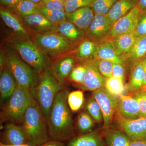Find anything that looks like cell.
I'll use <instances>...</instances> for the list:
<instances>
[{
    "label": "cell",
    "mask_w": 146,
    "mask_h": 146,
    "mask_svg": "<svg viewBox=\"0 0 146 146\" xmlns=\"http://www.w3.org/2000/svg\"><path fill=\"white\" fill-rule=\"evenodd\" d=\"M38 4L26 1L21 0L15 5L7 9L11 12L19 16L24 17L37 13Z\"/></svg>",
    "instance_id": "obj_29"
},
{
    "label": "cell",
    "mask_w": 146,
    "mask_h": 146,
    "mask_svg": "<svg viewBox=\"0 0 146 146\" xmlns=\"http://www.w3.org/2000/svg\"><path fill=\"white\" fill-rule=\"evenodd\" d=\"M95 60L98 70L103 77L106 79L112 76L114 63L108 60L97 58H95Z\"/></svg>",
    "instance_id": "obj_38"
},
{
    "label": "cell",
    "mask_w": 146,
    "mask_h": 146,
    "mask_svg": "<svg viewBox=\"0 0 146 146\" xmlns=\"http://www.w3.org/2000/svg\"><path fill=\"white\" fill-rule=\"evenodd\" d=\"M132 96L138 102L141 117H146V91H140Z\"/></svg>",
    "instance_id": "obj_40"
},
{
    "label": "cell",
    "mask_w": 146,
    "mask_h": 146,
    "mask_svg": "<svg viewBox=\"0 0 146 146\" xmlns=\"http://www.w3.org/2000/svg\"><path fill=\"white\" fill-rule=\"evenodd\" d=\"M114 120L131 140L146 139V117H140L134 119H125L116 113Z\"/></svg>",
    "instance_id": "obj_10"
},
{
    "label": "cell",
    "mask_w": 146,
    "mask_h": 146,
    "mask_svg": "<svg viewBox=\"0 0 146 146\" xmlns=\"http://www.w3.org/2000/svg\"><path fill=\"white\" fill-rule=\"evenodd\" d=\"M31 39L50 61L68 54L75 45L55 31L32 34Z\"/></svg>",
    "instance_id": "obj_5"
},
{
    "label": "cell",
    "mask_w": 146,
    "mask_h": 146,
    "mask_svg": "<svg viewBox=\"0 0 146 146\" xmlns=\"http://www.w3.org/2000/svg\"><path fill=\"white\" fill-rule=\"evenodd\" d=\"M137 0H118L107 14L113 24L137 5Z\"/></svg>",
    "instance_id": "obj_25"
},
{
    "label": "cell",
    "mask_w": 146,
    "mask_h": 146,
    "mask_svg": "<svg viewBox=\"0 0 146 146\" xmlns=\"http://www.w3.org/2000/svg\"><path fill=\"white\" fill-rule=\"evenodd\" d=\"M56 32L74 45L85 38L84 32L68 21L58 25Z\"/></svg>",
    "instance_id": "obj_22"
},
{
    "label": "cell",
    "mask_w": 146,
    "mask_h": 146,
    "mask_svg": "<svg viewBox=\"0 0 146 146\" xmlns=\"http://www.w3.org/2000/svg\"><path fill=\"white\" fill-rule=\"evenodd\" d=\"M129 146H146V139L131 140Z\"/></svg>",
    "instance_id": "obj_44"
},
{
    "label": "cell",
    "mask_w": 146,
    "mask_h": 146,
    "mask_svg": "<svg viewBox=\"0 0 146 146\" xmlns=\"http://www.w3.org/2000/svg\"><path fill=\"white\" fill-rule=\"evenodd\" d=\"M126 75L125 68L124 65L114 63L112 68V76L124 80Z\"/></svg>",
    "instance_id": "obj_42"
},
{
    "label": "cell",
    "mask_w": 146,
    "mask_h": 146,
    "mask_svg": "<svg viewBox=\"0 0 146 146\" xmlns=\"http://www.w3.org/2000/svg\"><path fill=\"white\" fill-rule=\"evenodd\" d=\"M105 137L107 146H129L131 141L127 135L120 129L107 131Z\"/></svg>",
    "instance_id": "obj_28"
},
{
    "label": "cell",
    "mask_w": 146,
    "mask_h": 146,
    "mask_svg": "<svg viewBox=\"0 0 146 146\" xmlns=\"http://www.w3.org/2000/svg\"><path fill=\"white\" fill-rule=\"evenodd\" d=\"M68 146H105V144L100 133L96 130L74 137Z\"/></svg>",
    "instance_id": "obj_24"
},
{
    "label": "cell",
    "mask_w": 146,
    "mask_h": 146,
    "mask_svg": "<svg viewBox=\"0 0 146 146\" xmlns=\"http://www.w3.org/2000/svg\"><path fill=\"white\" fill-rule=\"evenodd\" d=\"M38 5L50 10H62L65 9V3L62 0H42Z\"/></svg>",
    "instance_id": "obj_39"
},
{
    "label": "cell",
    "mask_w": 146,
    "mask_h": 146,
    "mask_svg": "<svg viewBox=\"0 0 146 146\" xmlns=\"http://www.w3.org/2000/svg\"><path fill=\"white\" fill-rule=\"evenodd\" d=\"M21 18L32 34L57 31L58 25L52 23L39 12Z\"/></svg>",
    "instance_id": "obj_15"
},
{
    "label": "cell",
    "mask_w": 146,
    "mask_h": 146,
    "mask_svg": "<svg viewBox=\"0 0 146 146\" xmlns=\"http://www.w3.org/2000/svg\"><path fill=\"white\" fill-rule=\"evenodd\" d=\"M97 44L98 46L95 58L125 65L124 61L117 53L110 41H104L100 42V44Z\"/></svg>",
    "instance_id": "obj_23"
},
{
    "label": "cell",
    "mask_w": 146,
    "mask_h": 146,
    "mask_svg": "<svg viewBox=\"0 0 146 146\" xmlns=\"http://www.w3.org/2000/svg\"><path fill=\"white\" fill-rule=\"evenodd\" d=\"M95 121L86 111L82 112L77 120V125L79 132L82 134L92 131L95 126Z\"/></svg>",
    "instance_id": "obj_32"
},
{
    "label": "cell",
    "mask_w": 146,
    "mask_h": 146,
    "mask_svg": "<svg viewBox=\"0 0 146 146\" xmlns=\"http://www.w3.org/2000/svg\"><path fill=\"white\" fill-rule=\"evenodd\" d=\"M1 143L7 145L27 144L26 136L22 126L7 123L1 133Z\"/></svg>",
    "instance_id": "obj_17"
},
{
    "label": "cell",
    "mask_w": 146,
    "mask_h": 146,
    "mask_svg": "<svg viewBox=\"0 0 146 146\" xmlns=\"http://www.w3.org/2000/svg\"><path fill=\"white\" fill-rule=\"evenodd\" d=\"M113 23L107 15L95 14L93 21L85 33V38L99 43L104 41L111 30Z\"/></svg>",
    "instance_id": "obj_11"
},
{
    "label": "cell",
    "mask_w": 146,
    "mask_h": 146,
    "mask_svg": "<svg viewBox=\"0 0 146 146\" xmlns=\"http://www.w3.org/2000/svg\"><path fill=\"white\" fill-rule=\"evenodd\" d=\"M69 93L65 88L58 93L47 119L49 136L55 141L70 140L75 137L71 110L67 101Z\"/></svg>",
    "instance_id": "obj_1"
},
{
    "label": "cell",
    "mask_w": 146,
    "mask_h": 146,
    "mask_svg": "<svg viewBox=\"0 0 146 146\" xmlns=\"http://www.w3.org/2000/svg\"><path fill=\"white\" fill-rule=\"evenodd\" d=\"M144 82L142 91H146V57L143 60Z\"/></svg>",
    "instance_id": "obj_47"
},
{
    "label": "cell",
    "mask_w": 146,
    "mask_h": 146,
    "mask_svg": "<svg viewBox=\"0 0 146 146\" xmlns=\"http://www.w3.org/2000/svg\"><path fill=\"white\" fill-rule=\"evenodd\" d=\"M62 1L65 3L66 2H67L68 1H69V0H62Z\"/></svg>",
    "instance_id": "obj_50"
},
{
    "label": "cell",
    "mask_w": 146,
    "mask_h": 146,
    "mask_svg": "<svg viewBox=\"0 0 146 146\" xmlns=\"http://www.w3.org/2000/svg\"><path fill=\"white\" fill-rule=\"evenodd\" d=\"M137 38L132 33L123 35L110 42L117 53L122 58L123 56L129 52L136 42Z\"/></svg>",
    "instance_id": "obj_27"
},
{
    "label": "cell",
    "mask_w": 146,
    "mask_h": 146,
    "mask_svg": "<svg viewBox=\"0 0 146 146\" xmlns=\"http://www.w3.org/2000/svg\"><path fill=\"white\" fill-rule=\"evenodd\" d=\"M94 16V11L90 7H82L71 13H66L67 21L84 32L89 28Z\"/></svg>",
    "instance_id": "obj_19"
},
{
    "label": "cell",
    "mask_w": 146,
    "mask_h": 146,
    "mask_svg": "<svg viewBox=\"0 0 146 146\" xmlns=\"http://www.w3.org/2000/svg\"><path fill=\"white\" fill-rule=\"evenodd\" d=\"M116 113L127 119H136L141 117L138 102L129 95L119 96Z\"/></svg>",
    "instance_id": "obj_18"
},
{
    "label": "cell",
    "mask_w": 146,
    "mask_h": 146,
    "mask_svg": "<svg viewBox=\"0 0 146 146\" xmlns=\"http://www.w3.org/2000/svg\"><path fill=\"white\" fill-rule=\"evenodd\" d=\"M30 146H39L49 139L46 119L35 100L32 98L24 115L21 125Z\"/></svg>",
    "instance_id": "obj_2"
},
{
    "label": "cell",
    "mask_w": 146,
    "mask_h": 146,
    "mask_svg": "<svg viewBox=\"0 0 146 146\" xmlns=\"http://www.w3.org/2000/svg\"><path fill=\"white\" fill-rule=\"evenodd\" d=\"M39 146H65L62 141H54L47 142Z\"/></svg>",
    "instance_id": "obj_46"
},
{
    "label": "cell",
    "mask_w": 146,
    "mask_h": 146,
    "mask_svg": "<svg viewBox=\"0 0 146 146\" xmlns=\"http://www.w3.org/2000/svg\"><path fill=\"white\" fill-rule=\"evenodd\" d=\"M8 42L9 45L16 50L22 59L39 74L49 65L48 58L38 48L31 39L11 37Z\"/></svg>",
    "instance_id": "obj_7"
},
{
    "label": "cell",
    "mask_w": 146,
    "mask_h": 146,
    "mask_svg": "<svg viewBox=\"0 0 146 146\" xmlns=\"http://www.w3.org/2000/svg\"><path fill=\"white\" fill-rule=\"evenodd\" d=\"M82 63L86 68V73L83 83L79 87L84 91H94L104 87L106 80L98 70L95 58L87 60Z\"/></svg>",
    "instance_id": "obj_14"
},
{
    "label": "cell",
    "mask_w": 146,
    "mask_h": 146,
    "mask_svg": "<svg viewBox=\"0 0 146 146\" xmlns=\"http://www.w3.org/2000/svg\"><path fill=\"white\" fill-rule=\"evenodd\" d=\"M77 61L74 56L65 55L50 61L49 66L51 72L63 87Z\"/></svg>",
    "instance_id": "obj_12"
},
{
    "label": "cell",
    "mask_w": 146,
    "mask_h": 146,
    "mask_svg": "<svg viewBox=\"0 0 146 146\" xmlns=\"http://www.w3.org/2000/svg\"><path fill=\"white\" fill-rule=\"evenodd\" d=\"M86 73V68L82 63L76 65L70 74L68 80L78 84L83 83Z\"/></svg>",
    "instance_id": "obj_36"
},
{
    "label": "cell",
    "mask_w": 146,
    "mask_h": 146,
    "mask_svg": "<svg viewBox=\"0 0 146 146\" xmlns=\"http://www.w3.org/2000/svg\"><path fill=\"white\" fill-rule=\"evenodd\" d=\"M146 57V36L137 37L133 46L122 58L126 63L131 65L144 60Z\"/></svg>",
    "instance_id": "obj_21"
},
{
    "label": "cell",
    "mask_w": 146,
    "mask_h": 146,
    "mask_svg": "<svg viewBox=\"0 0 146 146\" xmlns=\"http://www.w3.org/2000/svg\"><path fill=\"white\" fill-rule=\"evenodd\" d=\"M26 1H30L32 2L35 3L39 4L42 1V0H26Z\"/></svg>",
    "instance_id": "obj_49"
},
{
    "label": "cell",
    "mask_w": 146,
    "mask_h": 146,
    "mask_svg": "<svg viewBox=\"0 0 146 146\" xmlns=\"http://www.w3.org/2000/svg\"><path fill=\"white\" fill-rule=\"evenodd\" d=\"M133 33L136 37L146 36V13L141 16Z\"/></svg>",
    "instance_id": "obj_41"
},
{
    "label": "cell",
    "mask_w": 146,
    "mask_h": 146,
    "mask_svg": "<svg viewBox=\"0 0 146 146\" xmlns=\"http://www.w3.org/2000/svg\"><path fill=\"white\" fill-rule=\"evenodd\" d=\"M118 0H95L91 8L95 14L107 15Z\"/></svg>",
    "instance_id": "obj_35"
},
{
    "label": "cell",
    "mask_w": 146,
    "mask_h": 146,
    "mask_svg": "<svg viewBox=\"0 0 146 146\" xmlns=\"http://www.w3.org/2000/svg\"><path fill=\"white\" fill-rule=\"evenodd\" d=\"M143 14L136 6L113 24L109 35L104 41H112L123 35L133 33Z\"/></svg>",
    "instance_id": "obj_8"
},
{
    "label": "cell",
    "mask_w": 146,
    "mask_h": 146,
    "mask_svg": "<svg viewBox=\"0 0 146 146\" xmlns=\"http://www.w3.org/2000/svg\"><path fill=\"white\" fill-rule=\"evenodd\" d=\"M2 6L5 8H9L15 5L21 0H0Z\"/></svg>",
    "instance_id": "obj_43"
},
{
    "label": "cell",
    "mask_w": 146,
    "mask_h": 146,
    "mask_svg": "<svg viewBox=\"0 0 146 146\" xmlns=\"http://www.w3.org/2000/svg\"><path fill=\"white\" fill-rule=\"evenodd\" d=\"M144 82L143 60L131 65L128 83L126 86L129 94L142 91Z\"/></svg>",
    "instance_id": "obj_20"
},
{
    "label": "cell",
    "mask_w": 146,
    "mask_h": 146,
    "mask_svg": "<svg viewBox=\"0 0 146 146\" xmlns=\"http://www.w3.org/2000/svg\"><path fill=\"white\" fill-rule=\"evenodd\" d=\"M95 0H69L65 3L66 13H71L79 9L84 7H91Z\"/></svg>",
    "instance_id": "obj_37"
},
{
    "label": "cell",
    "mask_w": 146,
    "mask_h": 146,
    "mask_svg": "<svg viewBox=\"0 0 146 146\" xmlns=\"http://www.w3.org/2000/svg\"><path fill=\"white\" fill-rule=\"evenodd\" d=\"M6 65L20 86L30 91L37 85L40 74L26 63L9 45L2 48Z\"/></svg>",
    "instance_id": "obj_4"
},
{
    "label": "cell",
    "mask_w": 146,
    "mask_h": 146,
    "mask_svg": "<svg viewBox=\"0 0 146 146\" xmlns=\"http://www.w3.org/2000/svg\"><path fill=\"white\" fill-rule=\"evenodd\" d=\"M32 98L29 91L18 84L10 99L2 107L1 123L5 122L21 125Z\"/></svg>",
    "instance_id": "obj_6"
},
{
    "label": "cell",
    "mask_w": 146,
    "mask_h": 146,
    "mask_svg": "<svg viewBox=\"0 0 146 146\" xmlns=\"http://www.w3.org/2000/svg\"><path fill=\"white\" fill-rule=\"evenodd\" d=\"M64 88L53 75L48 65L40 73L36 86L30 91L46 121L58 93Z\"/></svg>",
    "instance_id": "obj_3"
},
{
    "label": "cell",
    "mask_w": 146,
    "mask_h": 146,
    "mask_svg": "<svg viewBox=\"0 0 146 146\" xmlns=\"http://www.w3.org/2000/svg\"><path fill=\"white\" fill-rule=\"evenodd\" d=\"M0 146H30L28 144H23L21 145H7L0 143Z\"/></svg>",
    "instance_id": "obj_48"
},
{
    "label": "cell",
    "mask_w": 146,
    "mask_h": 146,
    "mask_svg": "<svg viewBox=\"0 0 146 146\" xmlns=\"http://www.w3.org/2000/svg\"><path fill=\"white\" fill-rule=\"evenodd\" d=\"M18 85L15 77L6 66L1 71L0 97L2 107L8 102Z\"/></svg>",
    "instance_id": "obj_16"
},
{
    "label": "cell",
    "mask_w": 146,
    "mask_h": 146,
    "mask_svg": "<svg viewBox=\"0 0 146 146\" xmlns=\"http://www.w3.org/2000/svg\"><path fill=\"white\" fill-rule=\"evenodd\" d=\"M0 15L6 25L13 32V37L22 39L31 38V33L21 17L3 6L1 7Z\"/></svg>",
    "instance_id": "obj_13"
},
{
    "label": "cell",
    "mask_w": 146,
    "mask_h": 146,
    "mask_svg": "<svg viewBox=\"0 0 146 146\" xmlns=\"http://www.w3.org/2000/svg\"><path fill=\"white\" fill-rule=\"evenodd\" d=\"M98 45L96 42L86 39L80 42L76 52L75 57L80 62L95 58Z\"/></svg>",
    "instance_id": "obj_26"
},
{
    "label": "cell",
    "mask_w": 146,
    "mask_h": 146,
    "mask_svg": "<svg viewBox=\"0 0 146 146\" xmlns=\"http://www.w3.org/2000/svg\"><path fill=\"white\" fill-rule=\"evenodd\" d=\"M67 101L71 111L73 112H78L82 107L84 103L83 91L78 90L69 93Z\"/></svg>",
    "instance_id": "obj_34"
},
{
    "label": "cell",
    "mask_w": 146,
    "mask_h": 146,
    "mask_svg": "<svg viewBox=\"0 0 146 146\" xmlns=\"http://www.w3.org/2000/svg\"><path fill=\"white\" fill-rule=\"evenodd\" d=\"M38 11L56 25H58L67 21L66 12L65 9L50 10L38 5Z\"/></svg>",
    "instance_id": "obj_30"
},
{
    "label": "cell",
    "mask_w": 146,
    "mask_h": 146,
    "mask_svg": "<svg viewBox=\"0 0 146 146\" xmlns=\"http://www.w3.org/2000/svg\"><path fill=\"white\" fill-rule=\"evenodd\" d=\"M136 6L143 14L146 13V0H137Z\"/></svg>",
    "instance_id": "obj_45"
},
{
    "label": "cell",
    "mask_w": 146,
    "mask_h": 146,
    "mask_svg": "<svg viewBox=\"0 0 146 146\" xmlns=\"http://www.w3.org/2000/svg\"><path fill=\"white\" fill-rule=\"evenodd\" d=\"M93 96L99 104L103 115V127L108 128L112 124L117 112L118 99L104 87L93 91Z\"/></svg>",
    "instance_id": "obj_9"
},
{
    "label": "cell",
    "mask_w": 146,
    "mask_h": 146,
    "mask_svg": "<svg viewBox=\"0 0 146 146\" xmlns=\"http://www.w3.org/2000/svg\"><path fill=\"white\" fill-rule=\"evenodd\" d=\"M85 108L86 112L94 119L95 122L103 121V115L100 106L94 97H90L86 101Z\"/></svg>",
    "instance_id": "obj_33"
},
{
    "label": "cell",
    "mask_w": 146,
    "mask_h": 146,
    "mask_svg": "<svg viewBox=\"0 0 146 146\" xmlns=\"http://www.w3.org/2000/svg\"><path fill=\"white\" fill-rule=\"evenodd\" d=\"M104 87L108 93L115 96L123 95L126 88L123 80L113 76L106 79Z\"/></svg>",
    "instance_id": "obj_31"
}]
</instances>
